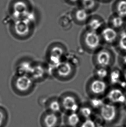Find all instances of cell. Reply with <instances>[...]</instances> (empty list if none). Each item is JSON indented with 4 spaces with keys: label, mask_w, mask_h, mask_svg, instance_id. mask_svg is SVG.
Returning a JSON list of instances; mask_svg holds the SVG:
<instances>
[{
    "label": "cell",
    "mask_w": 126,
    "mask_h": 127,
    "mask_svg": "<svg viewBox=\"0 0 126 127\" xmlns=\"http://www.w3.org/2000/svg\"><path fill=\"white\" fill-rule=\"evenodd\" d=\"M123 125L125 126V127H126V119H125V122H124Z\"/></svg>",
    "instance_id": "836d02e7"
},
{
    "label": "cell",
    "mask_w": 126,
    "mask_h": 127,
    "mask_svg": "<svg viewBox=\"0 0 126 127\" xmlns=\"http://www.w3.org/2000/svg\"><path fill=\"white\" fill-rule=\"evenodd\" d=\"M67 52L66 47L62 43L56 42L50 45L46 52V58L50 67H55L63 61Z\"/></svg>",
    "instance_id": "ba28073f"
},
{
    "label": "cell",
    "mask_w": 126,
    "mask_h": 127,
    "mask_svg": "<svg viewBox=\"0 0 126 127\" xmlns=\"http://www.w3.org/2000/svg\"><path fill=\"white\" fill-rule=\"evenodd\" d=\"M82 4V7L87 10L89 13L94 10L96 7L95 0H80Z\"/></svg>",
    "instance_id": "83f0119b"
},
{
    "label": "cell",
    "mask_w": 126,
    "mask_h": 127,
    "mask_svg": "<svg viewBox=\"0 0 126 127\" xmlns=\"http://www.w3.org/2000/svg\"><path fill=\"white\" fill-rule=\"evenodd\" d=\"M82 120L77 112L63 115V125L66 127H79Z\"/></svg>",
    "instance_id": "d6986e66"
},
{
    "label": "cell",
    "mask_w": 126,
    "mask_h": 127,
    "mask_svg": "<svg viewBox=\"0 0 126 127\" xmlns=\"http://www.w3.org/2000/svg\"><path fill=\"white\" fill-rule=\"evenodd\" d=\"M63 114L77 112L82 102L77 95L70 91L62 93L59 96Z\"/></svg>",
    "instance_id": "52a82bcc"
},
{
    "label": "cell",
    "mask_w": 126,
    "mask_h": 127,
    "mask_svg": "<svg viewBox=\"0 0 126 127\" xmlns=\"http://www.w3.org/2000/svg\"><path fill=\"white\" fill-rule=\"evenodd\" d=\"M79 43L83 51L92 54L103 46L99 33L85 28L80 34Z\"/></svg>",
    "instance_id": "7a4b0ae2"
},
{
    "label": "cell",
    "mask_w": 126,
    "mask_h": 127,
    "mask_svg": "<svg viewBox=\"0 0 126 127\" xmlns=\"http://www.w3.org/2000/svg\"><path fill=\"white\" fill-rule=\"evenodd\" d=\"M105 23L103 19L99 16L90 17L85 24V29L91 31L99 33L105 26Z\"/></svg>",
    "instance_id": "9a60e30c"
},
{
    "label": "cell",
    "mask_w": 126,
    "mask_h": 127,
    "mask_svg": "<svg viewBox=\"0 0 126 127\" xmlns=\"http://www.w3.org/2000/svg\"><path fill=\"white\" fill-rule=\"evenodd\" d=\"M123 70V76L124 79L126 82V69H122Z\"/></svg>",
    "instance_id": "4dcf8cb0"
},
{
    "label": "cell",
    "mask_w": 126,
    "mask_h": 127,
    "mask_svg": "<svg viewBox=\"0 0 126 127\" xmlns=\"http://www.w3.org/2000/svg\"><path fill=\"white\" fill-rule=\"evenodd\" d=\"M59 127H66V126H64V125H62V126H60Z\"/></svg>",
    "instance_id": "d590c367"
},
{
    "label": "cell",
    "mask_w": 126,
    "mask_h": 127,
    "mask_svg": "<svg viewBox=\"0 0 126 127\" xmlns=\"http://www.w3.org/2000/svg\"><path fill=\"white\" fill-rule=\"evenodd\" d=\"M110 87L107 81L92 76L86 83L85 93L89 98H104Z\"/></svg>",
    "instance_id": "8992f818"
},
{
    "label": "cell",
    "mask_w": 126,
    "mask_h": 127,
    "mask_svg": "<svg viewBox=\"0 0 126 127\" xmlns=\"http://www.w3.org/2000/svg\"><path fill=\"white\" fill-rule=\"evenodd\" d=\"M114 14L126 19V0H120L118 1Z\"/></svg>",
    "instance_id": "484cf974"
},
{
    "label": "cell",
    "mask_w": 126,
    "mask_h": 127,
    "mask_svg": "<svg viewBox=\"0 0 126 127\" xmlns=\"http://www.w3.org/2000/svg\"><path fill=\"white\" fill-rule=\"evenodd\" d=\"M90 17L89 13L81 7L74 11L72 16V20L77 25L82 26L85 25Z\"/></svg>",
    "instance_id": "ac0fdd59"
},
{
    "label": "cell",
    "mask_w": 126,
    "mask_h": 127,
    "mask_svg": "<svg viewBox=\"0 0 126 127\" xmlns=\"http://www.w3.org/2000/svg\"><path fill=\"white\" fill-rule=\"evenodd\" d=\"M50 73L49 65L41 62H33L29 76L36 83L46 79Z\"/></svg>",
    "instance_id": "8fae6325"
},
{
    "label": "cell",
    "mask_w": 126,
    "mask_h": 127,
    "mask_svg": "<svg viewBox=\"0 0 126 127\" xmlns=\"http://www.w3.org/2000/svg\"><path fill=\"white\" fill-rule=\"evenodd\" d=\"M34 61L30 60L21 61L16 66V75L29 76Z\"/></svg>",
    "instance_id": "44dd1931"
},
{
    "label": "cell",
    "mask_w": 126,
    "mask_h": 127,
    "mask_svg": "<svg viewBox=\"0 0 126 127\" xmlns=\"http://www.w3.org/2000/svg\"></svg>",
    "instance_id": "74e56055"
},
{
    "label": "cell",
    "mask_w": 126,
    "mask_h": 127,
    "mask_svg": "<svg viewBox=\"0 0 126 127\" xmlns=\"http://www.w3.org/2000/svg\"><path fill=\"white\" fill-rule=\"evenodd\" d=\"M68 1L72 3H75L78 2L80 1V0H67Z\"/></svg>",
    "instance_id": "1f68e13d"
},
{
    "label": "cell",
    "mask_w": 126,
    "mask_h": 127,
    "mask_svg": "<svg viewBox=\"0 0 126 127\" xmlns=\"http://www.w3.org/2000/svg\"><path fill=\"white\" fill-rule=\"evenodd\" d=\"M118 55L126 54V30L120 32L118 40L114 46Z\"/></svg>",
    "instance_id": "603a6c76"
},
{
    "label": "cell",
    "mask_w": 126,
    "mask_h": 127,
    "mask_svg": "<svg viewBox=\"0 0 126 127\" xmlns=\"http://www.w3.org/2000/svg\"><path fill=\"white\" fill-rule=\"evenodd\" d=\"M107 25L120 32L126 30V19L114 14L109 18Z\"/></svg>",
    "instance_id": "ffe728a7"
},
{
    "label": "cell",
    "mask_w": 126,
    "mask_h": 127,
    "mask_svg": "<svg viewBox=\"0 0 126 127\" xmlns=\"http://www.w3.org/2000/svg\"><path fill=\"white\" fill-rule=\"evenodd\" d=\"M79 127H100L94 117L90 119L82 120Z\"/></svg>",
    "instance_id": "f1b7e54d"
},
{
    "label": "cell",
    "mask_w": 126,
    "mask_h": 127,
    "mask_svg": "<svg viewBox=\"0 0 126 127\" xmlns=\"http://www.w3.org/2000/svg\"><path fill=\"white\" fill-rule=\"evenodd\" d=\"M124 79L122 69L117 67L111 68L107 79L110 86H118Z\"/></svg>",
    "instance_id": "2e32d148"
},
{
    "label": "cell",
    "mask_w": 126,
    "mask_h": 127,
    "mask_svg": "<svg viewBox=\"0 0 126 127\" xmlns=\"http://www.w3.org/2000/svg\"><path fill=\"white\" fill-rule=\"evenodd\" d=\"M9 118V114L7 108L0 105V127H7Z\"/></svg>",
    "instance_id": "d4e9b609"
},
{
    "label": "cell",
    "mask_w": 126,
    "mask_h": 127,
    "mask_svg": "<svg viewBox=\"0 0 126 127\" xmlns=\"http://www.w3.org/2000/svg\"><path fill=\"white\" fill-rule=\"evenodd\" d=\"M121 108L105 102L96 114L105 127H113L121 118Z\"/></svg>",
    "instance_id": "6da1fadb"
},
{
    "label": "cell",
    "mask_w": 126,
    "mask_h": 127,
    "mask_svg": "<svg viewBox=\"0 0 126 127\" xmlns=\"http://www.w3.org/2000/svg\"><path fill=\"white\" fill-rule=\"evenodd\" d=\"M36 83L29 75L15 74L11 81V86L14 93L17 95L25 97L33 92Z\"/></svg>",
    "instance_id": "3957f363"
},
{
    "label": "cell",
    "mask_w": 126,
    "mask_h": 127,
    "mask_svg": "<svg viewBox=\"0 0 126 127\" xmlns=\"http://www.w3.org/2000/svg\"><path fill=\"white\" fill-rule=\"evenodd\" d=\"M111 69L106 67H94L93 76L99 79L107 81Z\"/></svg>",
    "instance_id": "cb8c5ba5"
},
{
    "label": "cell",
    "mask_w": 126,
    "mask_h": 127,
    "mask_svg": "<svg viewBox=\"0 0 126 127\" xmlns=\"http://www.w3.org/2000/svg\"><path fill=\"white\" fill-rule=\"evenodd\" d=\"M117 59L116 54L110 47L103 46L92 54V61L94 67L111 68Z\"/></svg>",
    "instance_id": "277c9868"
},
{
    "label": "cell",
    "mask_w": 126,
    "mask_h": 127,
    "mask_svg": "<svg viewBox=\"0 0 126 127\" xmlns=\"http://www.w3.org/2000/svg\"><path fill=\"white\" fill-rule=\"evenodd\" d=\"M123 108L124 109V110L125 112H126V103L125 104V105H124V106H123Z\"/></svg>",
    "instance_id": "d6a6232c"
},
{
    "label": "cell",
    "mask_w": 126,
    "mask_h": 127,
    "mask_svg": "<svg viewBox=\"0 0 126 127\" xmlns=\"http://www.w3.org/2000/svg\"><path fill=\"white\" fill-rule=\"evenodd\" d=\"M77 67L64 60L55 67H50L51 76L59 81L66 82L74 77Z\"/></svg>",
    "instance_id": "5b68a950"
},
{
    "label": "cell",
    "mask_w": 126,
    "mask_h": 127,
    "mask_svg": "<svg viewBox=\"0 0 126 127\" xmlns=\"http://www.w3.org/2000/svg\"><path fill=\"white\" fill-rule=\"evenodd\" d=\"M117 60L121 69H126V54L118 55Z\"/></svg>",
    "instance_id": "f546056e"
},
{
    "label": "cell",
    "mask_w": 126,
    "mask_h": 127,
    "mask_svg": "<svg viewBox=\"0 0 126 127\" xmlns=\"http://www.w3.org/2000/svg\"><path fill=\"white\" fill-rule=\"evenodd\" d=\"M87 102L96 113L105 101L104 98H90Z\"/></svg>",
    "instance_id": "4316f807"
},
{
    "label": "cell",
    "mask_w": 126,
    "mask_h": 127,
    "mask_svg": "<svg viewBox=\"0 0 126 127\" xmlns=\"http://www.w3.org/2000/svg\"><path fill=\"white\" fill-rule=\"evenodd\" d=\"M43 107L45 110L63 115L59 96H52L47 98Z\"/></svg>",
    "instance_id": "e0dca14e"
},
{
    "label": "cell",
    "mask_w": 126,
    "mask_h": 127,
    "mask_svg": "<svg viewBox=\"0 0 126 127\" xmlns=\"http://www.w3.org/2000/svg\"><path fill=\"white\" fill-rule=\"evenodd\" d=\"M30 24L31 22L29 19L17 20L13 25L12 31L17 38H26L29 36L32 30Z\"/></svg>",
    "instance_id": "4fadbf2b"
},
{
    "label": "cell",
    "mask_w": 126,
    "mask_h": 127,
    "mask_svg": "<svg viewBox=\"0 0 126 127\" xmlns=\"http://www.w3.org/2000/svg\"><path fill=\"white\" fill-rule=\"evenodd\" d=\"M77 113L82 120L92 118L96 114L95 111L87 101L82 102Z\"/></svg>",
    "instance_id": "7402d4cb"
},
{
    "label": "cell",
    "mask_w": 126,
    "mask_h": 127,
    "mask_svg": "<svg viewBox=\"0 0 126 127\" xmlns=\"http://www.w3.org/2000/svg\"><path fill=\"white\" fill-rule=\"evenodd\" d=\"M119 33L107 24L99 32L103 45L109 47H114L118 40Z\"/></svg>",
    "instance_id": "7c38bea8"
},
{
    "label": "cell",
    "mask_w": 126,
    "mask_h": 127,
    "mask_svg": "<svg viewBox=\"0 0 126 127\" xmlns=\"http://www.w3.org/2000/svg\"><path fill=\"white\" fill-rule=\"evenodd\" d=\"M124 92H125V93L126 95V87L125 88V89H124Z\"/></svg>",
    "instance_id": "e575fe53"
},
{
    "label": "cell",
    "mask_w": 126,
    "mask_h": 127,
    "mask_svg": "<svg viewBox=\"0 0 126 127\" xmlns=\"http://www.w3.org/2000/svg\"><path fill=\"white\" fill-rule=\"evenodd\" d=\"M40 127H59L63 123V115L44 110L40 116Z\"/></svg>",
    "instance_id": "30bf717a"
},
{
    "label": "cell",
    "mask_w": 126,
    "mask_h": 127,
    "mask_svg": "<svg viewBox=\"0 0 126 127\" xmlns=\"http://www.w3.org/2000/svg\"><path fill=\"white\" fill-rule=\"evenodd\" d=\"M125 127V126H124V125H122V126H119V127Z\"/></svg>",
    "instance_id": "8d00e7d4"
},
{
    "label": "cell",
    "mask_w": 126,
    "mask_h": 127,
    "mask_svg": "<svg viewBox=\"0 0 126 127\" xmlns=\"http://www.w3.org/2000/svg\"><path fill=\"white\" fill-rule=\"evenodd\" d=\"M106 102L123 108L126 102L124 90L118 86H110L105 97Z\"/></svg>",
    "instance_id": "9c48e42d"
},
{
    "label": "cell",
    "mask_w": 126,
    "mask_h": 127,
    "mask_svg": "<svg viewBox=\"0 0 126 127\" xmlns=\"http://www.w3.org/2000/svg\"><path fill=\"white\" fill-rule=\"evenodd\" d=\"M27 5L22 1L16 2L13 6V16L16 21L26 19L29 15Z\"/></svg>",
    "instance_id": "5bb4252c"
}]
</instances>
